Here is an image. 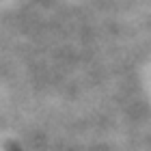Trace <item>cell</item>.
<instances>
[{
    "label": "cell",
    "instance_id": "cell-1",
    "mask_svg": "<svg viewBox=\"0 0 151 151\" xmlns=\"http://www.w3.org/2000/svg\"><path fill=\"white\" fill-rule=\"evenodd\" d=\"M9 151H19V149H17V147H11V149H9Z\"/></svg>",
    "mask_w": 151,
    "mask_h": 151
}]
</instances>
